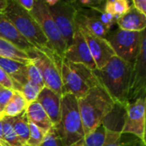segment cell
Returning a JSON list of instances; mask_svg holds the SVG:
<instances>
[{
	"instance_id": "74e56055",
	"label": "cell",
	"mask_w": 146,
	"mask_h": 146,
	"mask_svg": "<svg viewBox=\"0 0 146 146\" xmlns=\"http://www.w3.org/2000/svg\"><path fill=\"white\" fill-rule=\"evenodd\" d=\"M8 1L7 0H0V11H3L7 7Z\"/></svg>"
},
{
	"instance_id": "f1b7e54d",
	"label": "cell",
	"mask_w": 146,
	"mask_h": 146,
	"mask_svg": "<svg viewBox=\"0 0 146 146\" xmlns=\"http://www.w3.org/2000/svg\"><path fill=\"white\" fill-rule=\"evenodd\" d=\"M28 126H29V139L27 142V145L39 146L41 142L43 141L46 133L30 121L28 123Z\"/></svg>"
},
{
	"instance_id": "8992f818",
	"label": "cell",
	"mask_w": 146,
	"mask_h": 146,
	"mask_svg": "<svg viewBox=\"0 0 146 146\" xmlns=\"http://www.w3.org/2000/svg\"><path fill=\"white\" fill-rule=\"evenodd\" d=\"M30 61L40 71L44 86L53 91L60 97L62 96L61 68L64 58L58 56L50 49L44 50L33 48L27 52Z\"/></svg>"
},
{
	"instance_id": "603a6c76",
	"label": "cell",
	"mask_w": 146,
	"mask_h": 146,
	"mask_svg": "<svg viewBox=\"0 0 146 146\" xmlns=\"http://www.w3.org/2000/svg\"><path fill=\"white\" fill-rule=\"evenodd\" d=\"M107 138V130L101 123L93 131L85 135L80 141L81 146H104Z\"/></svg>"
},
{
	"instance_id": "cb8c5ba5",
	"label": "cell",
	"mask_w": 146,
	"mask_h": 146,
	"mask_svg": "<svg viewBox=\"0 0 146 146\" xmlns=\"http://www.w3.org/2000/svg\"><path fill=\"white\" fill-rule=\"evenodd\" d=\"M28 119L26 114V111L21 113V115L12 117V124L15 133L21 141L27 145V142L29 139V126H28Z\"/></svg>"
},
{
	"instance_id": "4dcf8cb0",
	"label": "cell",
	"mask_w": 146,
	"mask_h": 146,
	"mask_svg": "<svg viewBox=\"0 0 146 146\" xmlns=\"http://www.w3.org/2000/svg\"><path fill=\"white\" fill-rule=\"evenodd\" d=\"M120 146H145V142L133 134L122 133L120 136Z\"/></svg>"
},
{
	"instance_id": "4fadbf2b",
	"label": "cell",
	"mask_w": 146,
	"mask_h": 146,
	"mask_svg": "<svg viewBox=\"0 0 146 146\" xmlns=\"http://www.w3.org/2000/svg\"><path fill=\"white\" fill-rule=\"evenodd\" d=\"M64 59L73 63L83 64L92 71L97 69L87 43L81 32L76 27L72 43L64 53Z\"/></svg>"
},
{
	"instance_id": "e575fe53",
	"label": "cell",
	"mask_w": 146,
	"mask_h": 146,
	"mask_svg": "<svg viewBox=\"0 0 146 146\" xmlns=\"http://www.w3.org/2000/svg\"><path fill=\"white\" fill-rule=\"evenodd\" d=\"M132 3L134 8L146 15V0H133Z\"/></svg>"
},
{
	"instance_id": "52a82bcc",
	"label": "cell",
	"mask_w": 146,
	"mask_h": 146,
	"mask_svg": "<svg viewBox=\"0 0 146 146\" xmlns=\"http://www.w3.org/2000/svg\"><path fill=\"white\" fill-rule=\"evenodd\" d=\"M115 19L104 9H77L75 27L81 33L104 38L115 24Z\"/></svg>"
},
{
	"instance_id": "5b68a950",
	"label": "cell",
	"mask_w": 146,
	"mask_h": 146,
	"mask_svg": "<svg viewBox=\"0 0 146 146\" xmlns=\"http://www.w3.org/2000/svg\"><path fill=\"white\" fill-rule=\"evenodd\" d=\"M62 95L69 93L77 99L84 97L91 88L99 83L93 71L83 64L73 63L63 59L61 68Z\"/></svg>"
},
{
	"instance_id": "6da1fadb",
	"label": "cell",
	"mask_w": 146,
	"mask_h": 146,
	"mask_svg": "<svg viewBox=\"0 0 146 146\" xmlns=\"http://www.w3.org/2000/svg\"><path fill=\"white\" fill-rule=\"evenodd\" d=\"M133 63L113 56L102 68L93 70L98 83L115 102L127 103Z\"/></svg>"
},
{
	"instance_id": "60d3db41",
	"label": "cell",
	"mask_w": 146,
	"mask_h": 146,
	"mask_svg": "<svg viewBox=\"0 0 146 146\" xmlns=\"http://www.w3.org/2000/svg\"><path fill=\"white\" fill-rule=\"evenodd\" d=\"M0 87H2V86H0Z\"/></svg>"
},
{
	"instance_id": "7c38bea8",
	"label": "cell",
	"mask_w": 146,
	"mask_h": 146,
	"mask_svg": "<svg viewBox=\"0 0 146 146\" xmlns=\"http://www.w3.org/2000/svg\"><path fill=\"white\" fill-rule=\"evenodd\" d=\"M145 142V97L127 103V117L123 129Z\"/></svg>"
},
{
	"instance_id": "d6a6232c",
	"label": "cell",
	"mask_w": 146,
	"mask_h": 146,
	"mask_svg": "<svg viewBox=\"0 0 146 146\" xmlns=\"http://www.w3.org/2000/svg\"><path fill=\"white\" fill-rule=\"evenodd\" d=\"M121 133L107 131V138L104 146H120V136Z\"/></svg>"
},
{
	"instance_id": "5bb4252c",
	"label": "cell",
	"mask_w": 146,
	"mask_h": 146,
	"mask_svg": "<svg viewBox=\"0 0 146 146\" xmlns=\"http://www.w3.org/2000/svg\"><path fill=\"white\" fill-rule=\"evenodd\" d=\"M87 43L91 55L97 66V69L104 68L110 60L115 56L113 49L105 38L94 37L81 33Z\"/></svg>"
},
{
	"instance_id": "277c9868",
	"label": "cell",
	"mask_w": 146,
	"mask_h": 146,
	"mask_svg": "<svg viewBox=\"0 0 146 146\" xmlns=\"http://www.w3.org/2000/svg\"><path fill=\"white\" fill-rule=\"evenodd\" d=\"M55 127L64 146L73 145L85 137L78 100L74 95L65 93L62 96L61 119Z\"/></svg>"
},
{
	"instance_id": "836d02e7",
	"label": "cell",
	"mask_w": 146,
	"mask_h": 146,
	"mask_svg": "<svg viewBox=\"0 0 146 146\" xmlns=\"http://www.w3.org/2000/svg\"><path fill=\"white\" fill-rule=\"evenodd\" d=\"M0 86L4 88L14 90L13 81L1 68H0Z\"/></svg>"
},
{
	"instance_id": "8d00e7d4",
	"label": "cell",
	"mask_w": 146,
	"mask_h": 146,
	"mask_svg": "<svg viewBox=\"0 0 146 146\" xmlns=\"http://www.w3.org/2000/svg\"><path fill=\"white\" fill-rule=\"evenodd\" d=\"M0 145L2 146H9L3 139V124H2V119H0Z\"/></svg>"
},
{
	"instance_id": "d590c367",
	"label": "cell",
	"mask_w": 146,
	"mask_h": 146,
	"mask_svg": "<svg viewBox=\"0 0 146 146\" xmlns=\"http://www.w3.org/2000/svg\"><path fill=\"white\" fill-rule=\"evenodd\" d=\"M17 2L23 9H25L28 12H30L33 8V4H34L33 0H17Z\"/></svg>"
},
{
	"instance_id": "b9f144b4",
	"label": "cell",
	"mask_w": 146,
	"mask_h": 146,
	"mask_svg": "<svg viewBox=\"0 0 146 146\" xmlns=\"http://www.w3.org/2000/svg\"><path fill=\"white\" fill-rule=\"evenodd\" d=\"M0 146H2V145H0Z\"/></svg>"
},
{
	"instance_id": "8fae6325",
	"label": "cell",
	"mask_w": 146,
	"mask_h": 146,
	"mask_svg": "<svg viewBox=\"0 0 146 146\" xmlns=\"http://www.w3.org/2000/svg\"><path fill=\"white\" fill-rule=\"evenodd\" d=\"M146 37L144 35L141 42L139 52L133 62L129 90L127 95V103L145 97L146 92V60H145Z\"/></svg>"
},
{
	"instance_id": "7402d4cb",
	"label": "cell",
	"mask_w": 146,
	"mask_h": 146,
	"mask_svg": "<svg viewBox=\"0 0 146 146\" xmlns=\"http://www.w3.org/2000/svg\"><path fill=\"white\" fill-rule=\"evenodd\" d=\"M27 105L28 104L24 98V97L21 95V93H20L17 91H15L13 98L3 110V116L15 117L23 113L24 111H26Z\"/></svg>"
},
{
	"instance_id": "2e32d148",
	"label": "cell",
	"mask_w": 146,
	"mask_h": 146,
	"mask_svg": "<svg viewBox=\"0 0 146 146\" xmlns=\"http://www.w3.org/2000/svg\"><path fill=\"white\" fill-rule=\"evenodd\" d=\"M127 117V103L115 102L112 109L102 121L108 132L122 133Z\"/></svg>"
},
{
	"instance_id": "ab89813d",
	"label": "cell",
	"mask_w": 146,
	"mask_h": 146,
	"mask_svg": "<svg viewBox=\"0 0 146 146\" xmlns=\"http://www.w3.org/2000/svg\"><path fill=\"white\" fill-rule=\"evenodd\" d=\"M3 111L0 110V119H3Z\"/></svg>"
},
{
	"instance_id": "ba28073f",
	"label": "cell",
	"mask_w": 146,
	"mask_h": 146,
	"mask_svg": "<svg viewBox=\"0 0 146 146\" xmlns=\"http://www.w3.org/2000/svg\"><path fill=\"white\" fill-rule=\"evenodd\" d=\"M145 34V30L131 32L117 27L110 31L104 38L108 41L116 56L125 62L133 63L139 52Z\"/></svg>"
},
{
	"instance_id": "f546056e",
	"label": "cell",
	"mask_w": 146,
	"mask_h": 146,
	"mask_svg": "<svg viewBox=\"0 0 146 146\" xmlns=\"http://www.w3.org/2000/svg\"><path fill=\"white\" fill-rule=\"evenodd\" d=\"M39 146H64L62 138L55 126L46 133Z\"/></svg>"
},
{
	"instance_id": "9c48e42d",
	"label": "cell",
	"mask_w": 146,
	"mask_h": 146,
	"mask_svg": "<svg viewBox=\"0 0 146 146\" xmlns=\"http://www.w3.org/2000/svg\"><path fill=\"white\" fill-rule=\"evenodd\" d=\"M30 14L38 23L42 32L48 40L50 50L64 58V53L67 49L66 43L53 21L44 0L34 1L33 8L30 11Z\"/></svg>"
},
{
	"instance_id": "9a60e30c",
	"label": "cell",
	"mask_w": 146,
	"mask_h": 146,
	"mask_svg": "<svg viewBox=\"0 0 146 146\" xmlns=\"http://www.w3.org/2000/svg\"><path fill=\"white\" fill-rule=\"evenodd\" d=\"M61 98L62 97L58 94L44 86L40 91L36 100L42 106L53 126H56L60 122Z\"/></svg>"
},
{
	"instance_id": "d4e9b609",
	"label": "cell",
	"mask_w": 146,
	"mask_h": 146,
	"mask_svg": "<svg viewBox=\"0 0 146 146\" xmlns=\"http://www.w3.org/2000/svg\"><path fill=\"white\" fill-rule=\"evenodd\" d=\"M132 6V2L127 0H108L105 1V12L113 15L115 21L125 15Z\"/></svg>"
},
{
	"instance_id": "ffe728a7",
	"label": "cell",
	"mask_w": 146,
	"mask_h": 146,
	"mask_svg": "<svg viewBox=\"0 0 146 146\" xmlns=\"http://www.w3.org/2000/svg\"><path fill=\"white\" fill-rule=\"evenodd\" d=\"M26 114L28 121L33 123L45 133H47L53 127V124L51 123L47 114L37 101L30 103L27 105Z\"/></svg>"
},
{
	"instance_id": "484cf974",
	"label": "cell",
	"mask_w": 146,
	"mask_h": 146,
	"mask_svg": "<svg viewBox=\"0 0 146 146\" xmlns=\"http://www.w3.org/2000/svg\"><path fill=\"white\" fill-rule=\"evenodd\" d=\"M3 124V135L5 143L9 146H27L24 145L15 133L13 124L12 117H3L2 119Z\"/></svg>"
},
{
	"instance_id": "ac0fdd59",
	"label": "cell",
	"mask_w": 146,
	"mask_h": 146,
	"mask_svg": "<svg viewBox=\"0 0 146 146\" xmlns=\"http://www.w3.org/2000/svg\"><path fill=\"white\" fill-rule=\"evenodd\" d=\"M0 68L11 79L14 85V91H18L21 86L27 83V64L11 59L0 56Z\"/></svg>"
},
{
	"instance_id": "e0dca14e",
	"label": "cell",
	"mask_w": 146,
	"mask_h": 146,
	"mask_svg": "<svg viewBox=\"0 0 146 146\" xmlns=\"http://www.w3.org/2000/svg\"><path fill=\"white\" fill-rule=\"evenodd\" d=\"M0 38H3L25 52L34 48L0 11Z\"/></svg>"
},
{
	"instance_id": "1f68e13d",
	"label": "cell",
	"mask_w": 146,
	"mask_h": 146,
	"mask_svg": "<svg viewBox=\"0 0 146 146\" xmlns=\"http://www.w3.org/2000/svg\"><path fill=\"white\" fill-rule=\"evenodd\" d=\"M14 90L0 87V110L3 111L4 107L11 100L14 95Z\"/></svg>"
},
{
	"instance_id": "30bf717a",
	"label": "cell",
	"mask_w": 146,
	"mask_h": 146,
	"mask_svg": "<svg viewBox=\"0 0 146 146\" xmlns=\"http://www.w3.org/2000/svg\"><path fill=\"white\" fill-rule=\"evenodd\" d=\"M48 9L68 48L72 43L75 31L76 8L71 1L57 0L55 5L48 7Z\"/></svg>"
},
{
	"instance_id": "7a4b0ae2",
	"label": "cell",
	"mask_w": 146,
	"mask_h": 146,
	"mask_svg": "<svg viewBox=\"0 0 146 146\" xmlns=\"http://www.w3.org/2000/svg\"><path fill=\"white\" fill-rule=\"evenodd\" d=\"M77 100L85 135L102 123L115 104L114 99L100 84L91 88L84 97Z\"/></svg>"
},
{
	"instance_id": "f35d334b",
	"label": "cell",
	"mask_w": 146,
	"mask_h": 146,
	"mask_svg": "<svg viewBox=\"0 0 146 146\" xmlns=\"http://www.w3.org/2000/svg\"><path fill=\"white\" fill-rule=\"evenodd\" d=\"M71 146H81V145H80V141H79V142H77L76 144H74V145H73Z\"/></svg>"
},
{
	"instance_id": "d6986e66",
	"label": "cell",
	"mask_w": 146,
	"mask_h": 146,
	"mask_svg": "<svg viewBox=\"0 0 146 146\" xmlns=\"http://www.w3.org/2000/svg\"><path fill=\"white\" fill-rule=\"evenodd\" d=\"M118 27L131 32H142L145 29L146 15L133 7V3L129 10L118 18L115 21Z\"/></svg>"
},
{
	"instance_id": "4316f807",
	"label": "cell",
	"mask_w": 146,
	"mask_h": 146,
	"mask_svg": "<svg viewBox=\"0 0 146 146\" xmlns=\"http://www.w3.org/2000/svg\"><path fill=\"white\" fill-rule=\"evenodd\" d=\"M41 90L42 89H40L38 86L34 85L30 81H27L23 86H21L17 92L21 93V95L24 97V98L29 104L30 103H33L37 100L38 96Z\"/></svg>"
},
{
	"instance_id": "83f0119b",
	"label": "cell",
	"mask_w": 146,
	"mask_h": 146,
	"mask_svg": "<svg viewBox=\"0 0 146 146\" xmlns=\"http://www.w3.org/2000/svg\"><path fill=\"white\" fill-rule=\"evenodd\" d=\"M27 76L28 81L38 86L40 89L44 87V79L40 71L31 61L27 64Z\"/></svg>"
},
{
	"instance_id": "3957f363",
	"label": "cell",
	"mask_w": 146,
	"mask_h": 146,
	"mask_svg": "<svg viewBox=\"0 0 146 146\" xmlns=\"http://www.w3.org/2000/svg\"><path fill=\"white\" fill-rule=\"evenodd\" d=\"M2 12L34 48L40 50L50 49L48 40L38 23L32 16L30 12L27 11L18 3L17 0L8 1L7 7Z\"/></svg>"
},
{
	"instance_id": "44dd1931",
	"label": "cell",
	"mask_w": 146,
	"mask_h": 146,
	"mask_svg": "<svg viewBox=\"0 0 146 146\" xmlns=\"http://www.w3.org/2000/svg\"><path fill=\"white\" fill-rule=\"evenodd\" d=\"M0 56L27 64L30 59L24 50H20L13 44L0 38Z\"/></svg>"
}]
</instances>
